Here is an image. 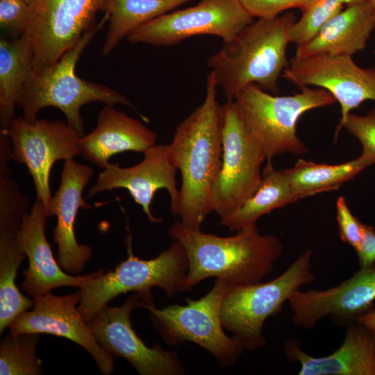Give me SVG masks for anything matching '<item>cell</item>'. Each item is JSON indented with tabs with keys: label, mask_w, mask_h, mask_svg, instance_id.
<instances>
[{
	"label": "cell",
	"mask_w": 375,
	"mask_h": 375,
	"mask_svg": "<svg viewBox=\"0 0 375 375\" xmlns=\"http://www.w3.org/2000/svg\"><path fill=\"white\" fill-rule=\"evenodd\" d=\"M217 87L210 71L204 101L176 126L169 144L181 174L177 217L183 226L192 230H201L213 211L212 191L222 165Z\"/></svg>",
	"instance_id": "cell-1"
},
{
	"label": "cell",
	"mask_w": 375,
	"mask_h": 375,
	"mask_svg": "<svg viewBox=\"0 0 375 375\" xmlns=\"http://www.w3.org/2000/svg\"><path fill=\"white\" fill-rule=\"evenodd\" d=\"M168 233L186 252L188 291L212 277L224 280L228 286L261 282L272 273L274 262L283 253L280 240L271 234H260L257 227L221 237L188 228L176 220Z\"/></svg>",
	"instance_id": "cell-2"
},
{
	"label": "cell",
	"mask_w": 375,
	"mask_h": 375,
	"mask_svg": "<svg viewBox=\"0 0 375 375\" xmlns=\"http://www.w3.org/2000/svg\"><path fill=\"white\" fill-rule=\"evenodd\" d=\"M297 20L292 12L258 19L244 28L207 62L227 101L242 88L255 84L277 94L278 78L289 65L286 56L290 31Z\"/></svg>",
	"instance_id": "cell-3"
},
{
	"label": "cell",
	"mask_w": 375,
	"mask_h": 375,
	"mask_svg": "<svg viewBox=\"0 0 375 375\" xmlns=\"http://www.w3.org/2000/svg\"><path fill=\"white\" fill-rule=\"evenodd\" d=\"M108 12L81 40L65 52L55 63L33 68L26 81L17 106L28 122H35L38 112L45 107L53 106L60 110L67 124L84 135L83 120L80 110L90 102H102L113 106L121 104L137 108L124 95L106 85L88 81L78 77L75 68L81 54L94 35L108 21Z\"/></svg>",
	"instance_id": "cell-4"
},
{
	"label": "cell",
	"mask_w": 375,
	"mask_h": 375,
	"mask_svg": "<svg viewBox=\"0 0 375 375\" xmlns=\"http://www.w3.org/2000/svg\"><path fill=\"white\" fill-rule=\"evenodd\" d=\"M126 243L127 259L79 288L82 298L78 309L87 323L122 294L136 293L151 304L154 303L151 292L154 287L162 290L169 299L188 291V259L178 241L174 240L168 249L149 260L139 259L134 256L130 235Z\"/></svg>",
	"instance_id": "cell-5"
},
{
	"label": "cell",
	"mask_w": 375,
	"mask_h": 375,
	"mask_svg": "<svg viewBox=\"0 0 375 375\" xmlns=\"http://www.w3.org/2000/svg\"><path fill=\"white\" fill-rule=\"evenodd\" d=\"M234 100L251 133L262 147L266 166L280 154H306L308 149L297 134L299 118L308 110L328 106L336 99L321 88H301L292 95L278 96L255 84L240 89Z\"/></svg>",
	"instance_id": "cell-6"
},
{
	"label": "cell",
	"mask_w": 375,
	"mask_h": 375,
	"mask_svg": "<svg viewBox=\"0 0 375 375\" xmlns=\"http://www.w3.org/2000/svg\"><path fill=\"white\" fill-rule=\"evenodd\" d=\"M312 254V250H306L270 281L228 286L221 306L222 324L245 350L255 351L266 344L262 333L266 319L280 312L302 285L315 280Z\"/></svg>",
	"instance_id": "cell-7"
},
{
	"label": "cell",
	"mask_w": 375,
	"mask_h": 375,
	"mask_svg": "<svg viewBox=\"0 0 375 375\" xmlns=\"http://www.w3.org/2000/svg\"><path fill=\"white\" fill-rule=\"evenodd\" d=\"M228 285L216 278L212 288L197 299H186L185 305L172 304L158 308L147 305L154 328L169 346L192 342L210 352L219 364L230 367L236 364L244 348L224 332L220 310Z\"/></svg>",
	"instance_id": "cell-8"
},
{
	"label": "cell",
	"mask_w": 375,
	"mask_h": 375,
	"mask_svg": "<svg viewBox=\"0 0 375 375\" xmlns=\"http://www.w3.org/2000/svg\"><path fill=\"white\" fill-rule=\"evenodd\" d=\"M222 165L212 196L220 218L241 208L256 192L262 176L265 151L248 128L235 100L220 106Z\"/></svg>",
	"instance_id": "cell-9"
},
{
	"label": "cell",
	"mask_w": 375,
	"mask_h": 375,
	"mask_svg": "<svg viewBox=\"0 0 375 375\" xmlns=\"http://www.w3.org/2000/svg\"><path fill=\"white\" fill-rule=\"evenodd\" d=\"M111 0H33L24 35L34 49L33 68L50 65L93 29Z\"/></svg>",
	"instance_id": "cell-10"
},
{
	"label": "cell",
	"mask_w": 375,
	"mask_h": 375,
	"mask_svg": "<svg viewBox=\"0 0 375 375\" xmlns=\"http://www.w3.org/2000/svg\"><path fill=\"white\" fill-rule=\"evenodd\" d=\"M253 19L239 0H201L144 24L127 38L131 43L155 46L174 45L199 35H215L227 42Z\"/></svg>",
	"instance_id": "cell-11"
},
{
	"label": "cell",
	"mask_w": 375,
	"mask_h": 375,
	"mask_svg": "<svg viewBox=\"0 0 375 375\" xmlns=\"http://www.w3.org/2000/svg\"><path fill=\"white\" fill-rule=\"evenodd\" d=\"M148 304L133 293L120 306L104 307L88 324L102 348L112 357L126 359L140 375L184 374V366L175 351L165 350L158 343L149 347L133 329V310Z\"/></svg>",
	"instance_id": "cell-12"
},
{
	"label": "cell",
	"mask_w": 375,
	"mask_h": 375,
	"mask_svg": "<svg viewBox=\"0 0 375 375\" xmlns=\"http://www.w3.org/2000/svg\"><path fill=\"white\" fill-rule=\"evenodd\" d=\"M5 133L12 145V160L28 167L37 198L48 215L52 197L49 186L51 167L57 160H72L79 155L78 140L82 135L63 120L40 119L31 123L23 117H16Z\"/></svg>",
	"instance_id": "cell-13"
},
{
	"label": "cell",
	"mask_w": 375,
	"mask_h": 375,
	"mask_svg": "<svg viewBox=\"0 0 375 375\" xmlns=\"http://www.w3.org/2000/svg\"><path fill=\"white\" fill-rule=\"evenodd\" d=\"M282 76L299 88L315 86L329 92L340 104V122L365 101H375L374 68L358 66L351 56L317 53L294 56Z\"/></svg>",
	"instance_id": "cell-14"
},
{
	"label": "cell",
	"mask_w": 375,
	"mask_h": 375,
	"mask_svg": "<svg viewBox=\"0 0 375 375\" xmlns=\"http://www.w3.org/2000/svg\"><path fill=\"white\" fill-rule=\"evenodd\" d=\"M82 298L80 289L65 296L48 292L33 297L31 310L15 318L8 326L13 336L26 333H46L62 337L82 347L93 358L100 372L110 374L114 358L96 340L76 305Z\"/></svg>",
	"instance_id": "cell-15"
},
{
	"label": "cell",
	"mask_w": 375,
	"mask_h": 375,
	"mask_svg": "<svg viewBox=\"0 0 375 375\" xmlns=\"http://www.w3.org/2000/svg\"><path fill=\"white\" fill-rule=\"evenodd\" d=\"M143 154V160L130 167H122L118 163L109 162L88 190V197H93L106 190L126 189L135 202L142 206L149 221L160 223L162 219L153 215L150 206L156 191L165 189L170 197L171 212L176 217L179 199L176 180L178 169L173 160L169 145H154L146 149Z\"/></svg>",
	"instance_id": "cell-16"
},
{
	"label": "cell",
	"mask_w": 375,
	"mask_h": 375,
	"mask_svg": "<svg viewBox=\"0 0 375 375\" xmlns=\"http://www.w3.org/2000/svg\"><path fill=\"white\" fill-rule=\"evenodd\" d=\"M375 300V267H360L351 277L327 290L295 292L288 302L292 322L310 330L324 317L352 323L372 308Z\"/></svg>",
	"instance_id": "cell-17"
},
{
	"label": "cell",
	"mask_w": 375,
	"mask_h": 375,
	"mask_svg": "<svg viewBox=\"0 0 375 375\" xmlns=\"http://www.w3.org/2000/svg\"><path fill=\"white\" fill-rule=\"evenodd\" d=\"M93 174L92 167L74 159L65 160L59 188L49 206V217H57L53 229V240L58 245L57 261L66 273L72 275H78L92 256L90 246L77 242L74 226L78 209L90 208L83 198V191Z\"/></svg>",
	"instance_id": "cell-18"
},
{
	"label": "cell",
	"mask_w": 375,
	"mask_h": 375,
	"mask_svg": "<svg viewBox=\"0 0 375 375\" xmlns=\"http://www.w3.org/2000/svg\"><path fill=\"white\" fill-rule=\"evenodd\" d=\"M47 217L41 200L36 197L17 233L18 244L28 259V267L23 274L24 279L22 289L33 298L44 295L59 287L80 288L104 272L103 269H100L85 275L66 273L55 260L46 238Z\"/></svg>",
	"instance_id": "cell-19"
},
{
	"label": "cell",
	"mask_w": 375,
	"mask_h": 375,
	"mask_svg": "<svg viewBox=\"0 0 375 375\" xmlns=\"http://www.w3.org/2000/svg\"><path fill=\"white\" fill-rule=\"evenodd\" d=\"M156 140L157 134L140 120L106 105L99 112L95 128L80 138L79 155L104 169L112 156L127 151L143 153Z\"/></svg>",
	"instance_id": "cell-20"
},
{
	"label": "cell",
	"mask_w": 375,
	"mask_h": 375,
	"mask_svg": "<svg viewBox=\"0 0 375 375\" xmlns=\"http://www.w3.org/2000/svg\"><path fill=\"white\" fill-rule=\"evenodd\" d=\"M284 351L290 361L300 364L299 375H375V343L358 322L348 326L342 345L331 354L311 356L294 340L285 343Z\"/></svg>",
	"instance_id": "cell-21"
},
{
	"label": "cell",
	"mask_w": 375,
	"mask_h": 375,
	"mask_svg": "<svg viewBox=\"0 0 375 375\" xmlns=\"http://www.w3.org/2000/svg\"><path fill=\"white\" fill-rule=\"evenodd\" d=\"M374 28L375 12L369 1L348 5L312 38L297 46L295 56L317 53L352 56L365 48Z\"/></svg>",
	"instance_id": "cell-22"
},
{
	"label": "cell",
	"mask_w": 375,
	"mask_h": 375,
	"mask_svg": "<svg viewBox=\"0 0 375 375\" xmlns=\"http://www.w3.org/2000/svg\"><path fill=\"white\" fill-rule=\"evenodd\" d=\"M34 49L23 34L0 39V128L7 131L15 117V107L33 67Z\"/></svg>",
	"instance_id": "cell-23"
},
{
	"label": "cell",
	"mask_w": 375,
	"mask_h": 375,
	"mask_svg": "<svg viewBox=\"0 0 375 375\" xmlns=\"http://www.w3.org/2000/svg\"><path fill=\"white\" fill-rule=\"evenodd\" d=\"M296 201L285 169L266 166L253 195L238 210L220 218L219 224L231 231L255 228L262 216Z\"/></svg>",
	"instance_id": "cell-24"
},
{
	"label": "cell",
	"mask_w": 375,
	"mask_h": 375,
	"mask_svg": "<svg viewBox=\"0 0 375 375\" xmlns=\"http://www.w3.org/2000/svg\"><path fill=\"white\" fill-rule=\"evenodd\" d=\"M372 164L360 155L357 158L336 165L317 163L299 158L285 169L293 194L299 199L338 190L344 183Z\"/></svg>",
	"instance_id": "cell-25"
},
{
	"label": "cell",
	"mask_w": 375,
	"mask_h": 375,
	"mask_svg": "<svg viewBox=\"0 0 375 375\" xmlns=\"http://www.w3.org/2000/svg\"><path fill=\"white\" fill-rule=\"evenodd\" d=\"M190 0H111L102 54H110L125 37L144 24Z\"/></svg>",
	"instance_id": "cell-26"
},
{
	"label": "cell",
	"mask_w": 375,
	"mask_h": 375,
	"mask_svg": "<svg viewBox=\"0 0 375 375\" xmlns=\"http://www.w3.org/2000/svg\"><path fill=\"white\" fill-rule=\"evenodd\" d=\"M26 255L17 233H0V334L24 312L33 308L34 299L24 296L15 284L17 269Z\"/></svg>",
	"instance_id": "cell-27"
},
{
	"label": "cell",
	"mask_w": 375,
	"mask_h": 375,
	"mask_svg": "<svg viewBox=\"0 0 375 375\" xmlns=\"http://www.w3.org/2000/svg\"><path fill=\"white\" fill-rule=\"evenodd\" d=\"M40 334L26 333L13 336L10 332L0 344L1 375H40L44 374L37 349Z\"/></svg>",
	"instance_id": "cell-28"
},
{
	"label": "cell",
	"mask_w": 375,
	"mask_h": 375,
	"mask_svg": "<svg viewBox=\"0 0 375 375\" xmlns=\"http://www.w3.org/2000/svg\"><path fill=\"white\" fill-rule=\"evenodd\" d=\"M369 0H315L304 10L290 31V43L301 45L312 38L320 28L347 6Z\"/></svg>",
	"instance_id": "cell-29"
},
{
	"label": "cell",
	"mask_w": 375,
	"mask_h": 375,
	"mask_svg": "<svg viewBox=\"0 0 375 375\" xmlns=\"http://www.w3.org/2000/svg\"><path fill=\"white\" fill-rule=\"evenodd\" d=\"M28 197L12 176H0V233H17L28 212Z\"/></svg>",
	"instance_id": "cell-30"
},
{
	"label": "cell",
	"mask_w": 375,
	"mask_h": 375,
	"mask_svg": "<svg viewBox=\"0 0 375 375\" xmlns=\"http://www.w3.org/2000/svg\"><path fill=\"white\" fill-rule=\"evenodd\" d=\"M342 128L347 130L360 142L362 151L360 154L372 165L375 163V107L365 115H356L349 113L342 122H340L336 130L338 137Z\"/></svg>",
	"instance_id": "cell-31"
},
{
	"label": "cell",
	"mask_w": 375,
	"mask_h": 375,
	"mask_svg": "<svg viewBox=\"0 0 375 375\" xmlns=\"http://www.w3.org/2000/svg\"><path fill=\"white\" fill-rule=\"evenodd\" d=\"M28 14L29 4L24 0H0L1 28L15 38L24 33Z\"/></svg>",
	"instance_id": "cell-32"
},
{
	"label": "cell",
	"mask_w": 375,
	"mask_h": 375,
	"mask_svg": "<svg viewBox=\"0 0 375 375\" xmlns=\"http://www.w3.org/2000/svg\"><path fill=\"white\" fill-rule=\"evenodd\" d=\"M315 0H239L253 18L276 17L287 10H304Z\"/></svg>",
	"instance_id": "cell-33"
},
{
	"label": "cell",
	"mask_w": 375,
	"mask_h": 375,
	"mask_svg": "<svg viewBox=\"0 0 375 375\" xmlns=\"http://www.w3.org/2000/svg\"><path fill=\"white\" fill-rule=\"evenodd\" d=\"M336 212L341 240L356 251L362 239V222L352 214L343 196L339 197L336 201Z\"/></svg>",
	"instance_id": "cell-34"
},
{
	"label": "cell",
	"mask_w": 375,
	"mask_h": 375,
	"mask_svg": "<svg viewBox=\"0 0 375 375\" xmlns=\"http://www.w3.org/2000/svg\"><path fill=\"white\" fill-rule=\"evenodd\" d=\"M362 239L356 251L360 267L375 265V231L372 226L361 223Z\"/></svg>",
	"instance_id": "cell-35"
},
{
	"label": "cell",
	"mask_w": 375,
	"mask_h": 375,
	"mask_svg": "<svg viewBox=\"0 0 375 375\" xmlns=\"http://www.w3.org/2000/svg\"><path fill=\"white\" fill-rule=\"evenodd\" d=\"M10 139L5 132H0V176H12V172L8 166L12 159V148Z\"/></svg>",
	"instance_id": "cell-36"
},
{
	"label": "cell",
	"mask_w": 375,
	"mask_h": 375,
	"mask_svg": "<svg viewBox=\"0 0 375 375\" xmlns=\"http://www.w3.org/2000/svg\"><path fill=\"white\" fill-rule=\"evenodd\" d=\"M356 322L362 324L370 332L375 343V309L372 308L362 314Z\"/></svg>",
	"instance_id": "cell-37"
},
{
	"label": "cell",
	"mask_w": 375,
	"mask_h": 375,
	"mask_svg": "<svg viewBox=\"0 0 375 375\" xmlns=\"http://www.w3.org/2000/svg\"><path fill=\"white\" fill-rule=\"evenodd\" d=\"M369 3H371L372 6L373 7V9L375 12V0H369Z\"/></svg>",
	"instance_id": "cell-38"
},
{
	"label": "cell",
	"mask_w": 375,
	"mask_h": 375,
	"mask_svg": "<svg viewBox=\"0 0 375 375\" xmlns=\"http://www.w3.org/2000/svg\"><path fill=\"white\" fill-rule=\"evenodd\" d=\"M24 1H25L26 3L30 4L33 0H24Z\"/></svg>",
	"instance_id": "cell-39"
},
{
	"label": "cell",
	"mask_w": 375,
	"mask_h": 375,
	"mask_svg": "<svg viewBox=\"0 0 375 375\" xmlns=\"http://www.w3.org/2000/svg\"><path fill=\"white\" fill-rule=\"evenodd\" d=\"M374 58H375V50L374 51ZM374 71H375V65H374V67H373Z\"/></svg>",
	"instance_id": "cell-40"
}]
</instances>
